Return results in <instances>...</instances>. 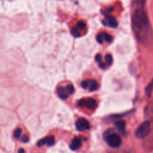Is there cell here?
Wrapping results in <instances>:
<instances>
[{"instance_id":"1","label":"cell","mask_w":153,"mask_h":153,"mask_svg":"<svg viewBox=\"0 0 153 153\" xmlns=\"http://www.w3.org/2000/svg\"><path fill=\"white\" fill-rule=\"evenodd\" d=\"M137 7L132 15V25L134 33L140 42L147 40L150 32V25L147 13L145 10V0H136Z\"/></svg>"},{"instance_id":"2","label":"cell","mask_w":153,"mask_h":153,"mask_svg":"<svg viewBox=\"0 0 153 153\" xmlns=\"http://www.w3.org/2000/svg\"><path fill=\"white\" fill-rule=\"evenodd\" d=\"M150 132V123L148 121H145L140 125L135 131V137L138 139L145 138Z\"/></svg>"},{"instance_id":"3","label":"cell","mask_w":153,"mask_h":153,"mask_svg":"<svg viewBox=\"0 0 153 153\" xmlns=\"http://www.w3.org/2000/svg\"><path fill=\"white\" fill-rule=\"evenodd\" d=\"M105 141L112 148H118L121 145V143H122L120 137L116 133H111L110 134H107Z\"/></svg>"},{"instance_id":"4","label":"cell","mask_w":153,"mask_h":153,"mask_svg":"<svg viewBox=\"0 0 153 153\" xmlns=\"http://www.w3.org/2000/svg\"><path fill=\"white\" fill-rule=\"evenodd\" d=\"M97 101L92 98L82 99L78 102V105L82 108H86L88 110H94L97 107Z\"/></svg>"},{"instance_id":"5","label":"cell","mask_w":153,"mask_h":153,"mask_svg":"<svg viewBox=\"0 0 153 153\" xmlns=\"http://www.w3.org/2000/svg\"><path fill=\"white\" fill-rule=\"evenodd\" d=\"M82 87L85 89H88L90 91H95L98 89L99 85L95 80L88 79L82 82Z\"/></svg>"},{"instance_id":"6","label":"cell","mask_w":153,"mask_h":153,"mask_svg":"<svg viewBox=\"0 0 153 153\" xmlns=\"http://www.w3.org/2000/svg\"><path fill=\"white\" fill-rule=\"evenodd\" d=\"M76 127L80 131L88 130L91 128L89 122L85 118H80V119L78 120L76 123Z\"/></svg>"},{"instance_id":"7","label":"cell","mask_w":153,"mask_h":153,"mask_svg":"<svg viewBox=\"0 0 153 153\" xmlns=\"http://www.w3.org/2000/svg\"><path fill=\"white\" fill-rule=\"evenodd\" d=\"M102 24L105 26L110 27V28H117L118 25L116 19L111 16H106L104 20H102Z\"/></svg>"},{"instance_id":"8","label":"cell","mask_w":153,"mask_h":153,"mask_svg":"<svg viewBox=\"0 0 153 153\" xmlns=\"http://www.w3.org/2000/svg\"><path fill=\"white\" fill-rule=\"evenodd\" d=\"M55 139L54 136H49V137H46L44 138L41 139L37 142V146H43L44 145L47 144L49 146H52L55 144Z\"/></svg>"},{"instance_id":"9","label":"cell","mask_w":153,"mask_h":153,"mask_svg":"<svg viewBox=\"0 0 153 153\" xmlns=\"http://www.w3.org/2000/svg\"><path fill=\"white\" fill-rule=\"evenodd\" d=\"M97 40L98 41V43H102L103 41H105L109 43V42L111 41L112 37L111 36L109 35L108 34L105 32H101L97 35Z\"/></svg>"},{"instance_id":"10","label":"cell","mask_w":153,"mask_h":153,"mask_svg":"<svg viewBox=\"0 0 153 153\" xmlns=\"http://www.w3.org/2000/svg\"><path fill=\"white\" fill-rule=\"evenodd\" d=\"M81 146H82V140H81V139L77 137L73 138V140H72L71 145H70V148L73 150H77L79 148H81Z\"/></svg>"},{"instance_id":"11","label":"cell","mask_w":153,"mask_h":153,"mask_svg":"<svg viewBox=\"0 0 153 153\" xmlns=\"http://www.w3.org/2000/svg\"><path fill=\"white\" fill-rule=\"evenodd\" d=\"M57 92H58V97L61 99H62V100H66V99H67V97L69 96L67 89H66V88H64V87H59V88H58Z\"/></svg>"},{"instance_id":"12","label":"cell","mask_w":153,"mask_h":153,"mask_svg":"<svg viewBox=\"0 0 153 153\" xmlns=\"http://www.w3.org/2000/svg\"><path fill=\"white\" fill-rule=\"evenodd\" d=\"M115 126L122 134H124L126 131V122L124 120H119L115 123Z\"/></svg>"},{"instance_id":"13","label":"cell","mask_w":153,"mask_h":153,"mask_svg":"<svg viewBox=\"0 0 153 153\" xmlns=\"http://www.w3.org/2000/svg\"><path fill=\"white\" fill-rule=\"evenodd\" d=\"M153 92V80L148 85V86L146 88V94L149 97H151Z\"/></svg>"},{"instance_id":"14","label":"cell","mask_w":153,"mask_h":153,"mask_svg":"<svg viewBox=\"0 0 153 153\" xmlns=\"http://www.w3.org/2000/svg\"><path fill=\"white\" fill-rule=\"evenodd\" d=\"M87 28V25L85 24V22H82V21H80L77 23V25H76V29L79 31H85Z\"/></svg>"},{"instance_id":"15","label":"cell","mask_w":153,"mask_h":153,"mask_svg":"<svg viewBox=\"0 0 153 153\" xmlns=\"http://www.w3.org/2000/svg\"><path fill=\"white\" fill-rule=\"evenodd\" d=\"M96 61H97V62L99 63V64H100V67H101V68H104L105 67V63H103L102 61V56L100 54H97V55H96Z\"/></svg>"},{"instance_id":"16","label":"cell","mask_w":153,"mask_h":153,"mask_svg":"<svg viewBox=\"0 0 153 153\" xmlns=\"http://www.w3.org/2000/svg\"><path fill=\"white\" fill-rule=\"evenodd\" d=\"M105 65L106 64H107L108 66L111 65V64L113 63V57H112V55H111V54H107V55H105Z\"/></svg>"},{"instance_id":"17","label":"cell","mask_w":153,"mask_h":153,"mask_svg":"<svg viewBox=\"0 0 153 153\" xmlns=\"http://www.w3.org/2000/svg\"><path fill=\"white\" fill-rule=\"evenodd\" d=\"M66 89H67V93L69 94V95H71L74 93L75 89H74V87H73V85H69L66 87Z\"/></svg>"},{"instance_id":"18","label":"cell","mask_w":153,"mask_h":153,"mask_svg":"<svg viewBox=\"0 0 153 153\" xmlns=\"http://www.w3.org/2000/svg\"><path fill=\"white\" fill-rule=\"evenodd\" d=\"M21 133H22V130H21V128H16V129L14 131V133H13V137L16 139L19 138V137L21 136Z\"/></svg>"},{"instance_id":"19","label":"cell","mask_w":153,"mask_h":153,"mask_svg":"<svg viewBox=\"0 0 153 153\" xmlns=\"http://www.w3.org/2000/svg\"><path fill=\"white\" fill-rule=\"evenodd\" d=\"M71 33L73 36H75V37H79V36L80 35V33H79V31H78L76 28H73L71 31Z\"/></svg>"},{"instance_id":"20","label":"cell","mask_w":153,"mask_h":153,"mask_svg":"<svg viewBox=\"0 0 153 153\" xmlns=\"http://www.w3.org/2000/svg\"><path fill=\"white\" fill-rule=\"evenodd\" d=\"M28 140H29V139H28V137L27 135H25L23 137H22V141L23 142V143H27V142L28 141Z\"/></svg>"},{"instance_id":"21","label":"cell","mask_w":153,"mask_h":153,"mask_svg":"<svg viewBox=\"0 0 153 153\" xmlns=\"http://www.w3.org/2000/svg\"><path fill=\"white\" fill-rule=\"evenodd\" d=\"M18 153H25V151H24L23 149H19V152Z\"/></svg>"}]
</instances>
